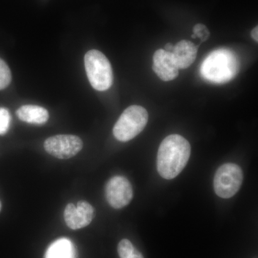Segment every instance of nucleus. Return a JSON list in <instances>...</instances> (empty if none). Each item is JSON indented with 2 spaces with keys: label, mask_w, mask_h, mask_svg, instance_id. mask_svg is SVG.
Masks as SVG:
<instances>
[{
  "label": "nucleus",
  "mask_w": 258,
  "mask_h": 258,
  "mask_svg": "<svg viewBox=\"0 0 258 258\" xmlns=\"http://www.w3.org/2000/svg\"><path fill=\"white\" fill-rule=\"evenodd\" d=\"M190 154L191 146L186 139L178 134L168 136L158 151V172L164 179H174L184 169Z\"/></svg>",
  "instance_id": "nucleus-1"
},
{
  "label": "nucleus",
  "mask_w": 258,
  "mask_h": 258,
  "mask_svg": "<svg viewBox=\"0 0 258 258\" xmlns=\"http://www.w3.org/2000/svg\"><path fill=\"white\" fill-rule=\"evenodd\" d=\"M240 62L235 52L220 48L212 52L201 66L204 79L214 83H225L235 77L239 72Z\"/></svg>",
  "instance_id": "nucleus-2"
},
{
  "label": "nucleus",
  "mask_w": 258,
  "mask_h": 258,
  "mask_svg": "<svg viewBox=\"0 0 258 258\" xmlns=\"http://www.w3.org/2000/svg\"><path fill=\"white\" fill-rule=\"evenodd\" d=\"M85 68L92 87L104 91L111 87L113 81L111 62L101 51H88L84 57Z\"/></svg>",
  "instance_id": "nucleus-3"
},
{
  "label": "nucleus",
  "mask_w": 258,
  "mask_h": 258,
  "mask_svg": "<svg viewBox=\"0 0 258 258\" xmlns=\"http://www.w3.org/2000/svg\"><path fill=\"white\" fill-rule=\"evenodd\" d=\"M149 115L144 107L131 106L120 115L113 127L115 138L120 142H128L139 135L147 124Z\"/></svg>",
  "instance_id": "nucleus-4"
},
{
  "label": "nucleus",
  "mask_w": 258,
  "mask_h": 258,
  "mask_svg": "<svg viewBox=\"0 0 258 258\" xmlns=\"http://www.w3.org/2000/svg\"><path fill=\"white\" fill-rule=\"evenodd\" d=\"M243 181V173L237 164L227 163L219 167L214 178V189L217 196L223 199L233 197Z\"/></svg>",
  "instance_id": "nucleus-5"
},
{
  "label": "nucleus",
  "mask_w": 258,
  "mask_h": 258,
  "mask_svg": "<svg viewBox=\"0 0 258 258\" xmlns=\"http://www.w3.org/2000/svg\"><path fill=\"white\" fill-rule=\"evenodd\" d=\"M44 148L52 157L68 159L81 152L83 142L77 136L57 135L47 139L44 143Z\"/></svg>",
  "instance_id": "nucleus-6"
},
{
  "label": "nucleus",
  "mask_w": 258,
  "mask_h": 258,
  "mask_svg": "<svg viewBox=\"0 0 258 258\" xmlns=\"http://www.w3.org/2000/svg\"><path fill=\"white\" fill-rule=\"evenodd\" d=\"M105 194L112 208L121 209L127 206L133 199V187L124 176H115L108 180Z\"/></svg>",
  "instance_id": "nucleus-7"
},
{
  "label": "nucleus",
  "mask_w": 258,
  "mask_h": 258,
  "mask_svg": "<svg viewBox=\"0 0 258 258\" xmlns=\"http://www.w3.org/2000/svg\"><path fill=\"white\" fill-rule=\"evenodd\" d=\"M94 216V208L86 201H80L76 205L69 203L64 209V222L72 230H79L89 225Z\"/></svg>",
  "instance_id": "nucleus-8"
},
{
  "label": "nucleus",
  "mask_w": 258,
  "mask_h": 258,
  "mask_svg": "<svg viewBox=\"0 0 258 258\" xmlns=\"http://www.w3.org/2000/svg\"><path fill=\"white\" fill-rule=\"evenodd\" d=\"M153 71L164 81H170L179 76V68L176 66L172 54L164 49L156 51L153 57Z\"/></svg>",
  "instance_id": "nucleus-9"
},
{
  "label": "nucleus",
  "mask_w": 258,
  "mask_h": 258,
  "mask_svg": "<svg viewBox=\"0 0 258 258\" xmlns=\"http://www.w3.org/2000/svg\"><path fill=\"white\" fill-rule=\"evenodd\" d=\"M198 46L188 40H181L171 51L173 59L179 69L189 68L196 60Z\"/></svg>",
  "instance_id": "nucleus-10"
},
{
  "label": "nucleus",
  "mask_w": 258,
  "mask_h": 258,
  "mask_svg": "<svg viewBox=\"0 0 258 258\" xmlns=\"http://www.w3.org/2000/svg\"><path fill=\"white\" fill-rule=\"evenodd\" d=\"M16 114L22 121L32 124H44L49 118L48 111L43 107L35 105H25L20 107L17 110Z\"/></svg>",
  "instance_id": "nucleus-11"
},
{
  "label": "nucleus",
  "mask_w": 258,
  "mask_h": 258,
  "mask_svg": "<svg viewBox=\"0 0 258 258\" xmlns=\"http://www.w3.org/2000/svg\"><path fill=\"white\" fill-rule=\"evenodd\" d=\"M45 258H77V251L72 241L63 237L49 246Z\"/></svg>",
  "instance_id": "nucleus-12"
},
{
  "label": "nucleus",
  "mask_w": 258,
  "mask_h": 258,
  "mask_svg": "<svg viewBox=\"0 0 258 258\" xmlns=\"http://www.w3.org/2000/svg\"><path fill=\"white\" fill-rule=\"evenodd\" d=\"M118 253L120 258H144L131 241L127 239H123L118 243Z\"/></svg>",
  "instance_id": "nucleus-13"
},
{
  "label": "nucleus",
  "mask_w": 258,
  "mask_h": 258,
  "mask_svg": "<svg viewBox=\"0 0 258 258\" xmlns=\"http://www.w3.org/2000/svg\"><path fill=\"white\" fill-rule=\"evenodd\" d=\"M11 81V71L6 62L0 58V90L8 87Z\"/></svg>",
  "instance_id": "nucleus-14"
},
{
  "label": "nucleus",
  "mask_w": 258,
  "mask_h": 258,
  "mask_svg": "<svg viewBox=\"0 0 258 258\" xmlns=\"http://www.w3.org/2000/svg\"><path fill=\"white\" fill-rule=\"evenodd\" d=\"M11 116L8 109L0 108V135H4L10 128Z\"/></svg>",
  "instance_id": "nucleus-15"
},
{
  "label": "nucleus",
  "mask_w": 258,
  "mask_h": 258,
  "mask_svg": "<svg viewBox=\"0 0 258 258\" xmlns=\"http://www.w3.org/2000/svg\"><path fill=\"white\" fill-rule=\"evenodd\" d=\"M193 33L195 37H198L201 42H205L210 36V32L208 28L203 24H197L193 28Z\"/></svg>",
  "instance_id": "nucleus-16"
},
{
  "label": "nucleus",
  "mask_w": 258,
  "mask_h": 258,
  "mask_svg": "<svg viewBox=\"0 0 258 258\" xmlns=\"http://www.w3.org/2000/svg\"><path fill=\"white\" fill-rule=\"evenodd\" d=\"M251 36L254 39V41L258 42V28L256 26L255 28L252 29L251 32Z\"/></svg>",
  "instance_id": "nucleus-17"
},
{
  "label": "nucleus",
  "mask_w": 258,
  "mask_h": 258,
  "mask_svg": "<svg viewBox=\"0 0 258 258\" xmlns=\"http://www.w3.org/2000/svg\"><path fill=\"white\" fill-rule=\"evenodd\" d=\"M173 47H174V45L171 43H167L165 45V48H164V50L167 51V52H171L173 50Z\"/></svg>",
  "instance_id": "nucleus-18"
},
{
  "label": "nucleus",
  "mask_w": 258,
  "mask_h": 258,
  "mask_svg": "<svg viewBox=\"0 0 258 258\" xmlns=\"http://www.w3.org/2000/svg\"><path fill=\"white\" fill-rule=\"evenodd\" d=\"M2 210V203L1 202H0V211H1Z\"/></svg>",
  "instance_id": "nucleus-19"
}]
</instances>
